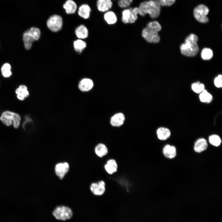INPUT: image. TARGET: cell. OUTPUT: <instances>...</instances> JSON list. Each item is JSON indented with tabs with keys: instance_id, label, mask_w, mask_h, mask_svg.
<instances>
[{
	"instance_id": "1",
	"label": "cell",
	"mask_w": 222,
	"mask_h": 222,
	"mask_svg": "<svg viewBox=\"0 0 222 222\" xmlns=\"http://www.w3.org/2000/svg\"><path fill=\"white\" fill-rule=\"evenodd\" d=\"M161 5L158 0H149L141 2L138 7L139 14L144 16L148 14L152 18H158L160 15Z\"/></svg>"
},
{
	"instance_id": "2",
	"label": "cell",
	"mask_w": 222,
	"mask_h": 222,
	"mask_svg": "<svg viewBox=\"0 0 222 222\" xmlns=\"http://www.w3.org/2000/svg\"><path fill=\"white\" fill-rule=\"evenodd\" d=\"M0 119L6 125L9 126L13 124L15 128H17L19 125L21 118L18 114L6 111L2 113Z\"/></svg>"
},
{
	"instance_id": "3",
	"label": "cell",
	"mask_w": 222,
	"mask_h": 222,
	"mask_svg": "<svg viewBox=\"0 0 222 222\" xmlns=\"http://www.w3.org/2000/svg\"><path fill=\"white\" fill-rule=\"evenodd\" d=\"M180 49L183 55L189 57L195 56L199 50L197 43L185 40L180 45Z\"/></svg>"
},
{
	"instance_id": "4",
	"label": "cell",
	"mask_w": 222,
	"mask_h": 222,
	"mask_svg": "<svg viewBox=\"0 0 222 222\" xmlns=\"http://www.w3.org/2000/svg\"><path fill=\"white\" fill-rule=\"evenodd\" d=\"M209 12L208 7L206 5L201 4L195 7L193 10L194 16L195 19L202 23H206L209 21L207 16Z\"/></svg>"
},
{
	"instance_id": "5",
	"label": "cell",
	"mask_w": 222,
	"mask_h": 222,
	"mask_svg": "<svg viewBox=\"0 0 222 222\" xmlns=\"http://www.w3.org/2000/svg\"><path fill=\"white\" fill-rule=\"evenodd\" d=\"M138 14V7L126 9L124 10L122 13V21L125 24L133 23L137 20Z\"/></svg>"
},
{
	"instance_id": "6",
	"label": "cell",
	"mask_w": 222,
	"mask_h": 222,
	"mask_svg": "<svg viewBox=\"0 0 222 222\" xmlns=\"http://www.w3.org/2000/svg\"><path fill=\"white\" fill-rule=\"evenodd\" d=\"M52 214L56 219L65 220L71 218L73 213L70 208L61 206L57 207L53 210Z\"/></svg>"
},
{
	"instance_id": "7",
	"label": "cell",
	"mask_w": 222,
	"mask_h": 222,
	"mask_svg": "<svg viewBox=\"0 0 222 222\" xmlns=\"http://www.w3.org/2000/svg\"><path fill=\"white\" fill-rule=\"evenodd\" d=\"M47 26L51 31L57 32L60 30L62 26L63 20L59 15L55 14L50 16L47 21Z\"/></svg>"
},
{
	"instance_id": "8",
	"label": "cell",
	"mask_w": 222,
	"mask_h": 222,
	"mask_svg": "<svg viewBox=\"0 0 222 222\" xmlns=\"http://www.w3.org/2000/svg\"><path fill=\"white\" fill-rule=\"evenodd\" d=\"M142 35L143 38L148 43H157L160 40V36L158 32L151 30L146 27L143 29Z\"/></svg>"
},
{
	"instance_id": "9",
	"label": "cell",
	"mask_w": 222,
	"mask_h": 222,
	"mask_svg": "<svg viewBox=\"0 0 222 222\" xmlns=\"http://www.w3.org/2000/svg\"><path fill=\"white\" fill-rule=\"evenodd\" d=\"M69 169V165L68 162H59L55 165V171L56 175L60 179H62L68 172Z\"/></svg>"
},
{
	"instance_id": "10",
	"label": "cell",
	"mask_w": 222,
	"mask_h": 222,
	"mask_svg": "<svg viewBox=\"0 0 222 222\" xmlns=\"http://www.w3.org/2000/svg\"><path fill=\"white\" fill-rule=\"evenodd\" d=\"M105 183L103 180H100L97 182L93 183L90 186V190L92 193L96 195H101L105 191Z\"/></svg>"
},
{
	"instance_id": "11",
	"label": "cell",
	"mask_w": 222,
	"mask_h": 222,
	"mask_svg": "<svg viewBox=\"0 0 222 222\" xmlns=\"http://www.w3.org/2000/svg\"><path fill=\"white\" fill-rule=\"evenodd\" d=\"M93 86V82L91 79L84 78L80 81L78 86L81 91L88 92L91 90Z\"/></svg>"
},
{
	"instance_id": "12",
	"label": "cell",
	"mask_w": 222,
	"mask_h": 222,
	"mask_svg": "<svg viewBox=\"0 0 222 222\" xmlns=\"http://www.w3.org/2000/svg\"><path fill=\"white\" fill-rule=\"evenodd\" d=\"M125 116L121 113H115L111 118L110 123L113 126L119 127L123 124L125 120Z\"/></svg>"
},
{
	"instance_id": "13",
	"label": "cell",
	"mask_w": 222,
	"mask_h": 222,
	"mask_svg": "<svg viewBox=\"0 0 222 222\" xmlns=\"http://www.w3.org/2000/svg\"><path fill=\"white\" fill-rule=\"evenodd\" d=\"M106 172L109 175H112L116 172L118 168L117 163L114 159H109L104 166Z\"/></svg>"
},
{
	"instance_id": "14",
	"label": "cell",
	"mask_w": 222,
	"mask_h": 222,
	"mask_svg": "<svg viewBox=\"0 0 222 222\" xmlns=\"http://www.w3.org/2000/svg\"><path fill=\"white\" fill-rule=\"evenodd\" d=\"M113 6L111 0H98L97 6L98 10L102 12H107Z\"/></svg>"
},
{
	"instance_id": "15",
	"label": "cell",
	"mask_w": 222,
	"mask_h": 222,
	"mask_svg": "<svg viewBox=\"0 0 222 222\" xmlns=\"http://www.w3.org/2000/svg\"><path fill=\"white\" fill-rule=\"evenodd\" d=\"M208 144L207 140L204 138H201L197 140L194 146L195 151L197 153L201 152L207 148Z\"/></svg>"
},
{
	"instance_id": "16",
	"label": "cell",
	"mask_w": 222,
	"mask_h": 222,
	"mask_svg": "<svg viewBox=\"0 0 222 222\" xmlns=\"http://www.w3.org/2000/svg\"><path fill=\"white\" fill-rule=\"evenodd\" d=\"M163 152L166 157L169 158H174L176 154L175 147L169 144L166 145L164 146L163 149Z\"/></svg>"
},
{
	"instance_id": "17",
	"label": "cell",
	"mask_w": 222,
	"mask_h": 222,
	"mask_svg": "<svg viewBox=\"0 0 222 222\" xmlns=\"http://www.w3.org/2000/svg\"><path fill=\"white\" fill-rule=\"evenodd\" d=\"M158 138L160 140H165L171 136L170 130L168 128L160 127L156 131Z\"/></svg>"
},
{
	"instance_id": "18",
	"label": "cell",
	"mask_w": 222,
	"mask_h": 222,
	"mask_svg": "<svg viewBox=\"0 0 222 222\" xmlns=\"http://www.w3.org/2000/svg\"><path fill=\"white\" fill-rule=\"evenodd\" d=\"M94 151L96 154L100 158L106 155L108 152V150L106 146L103 143H100L95 146Z\"/></svg>"
},
{
	"instance_id": "19",
	"label": "cell",
	"mask_w": 222,
	"mask_h": 222,
	"mask_svg": "<svg viewBox=\"0 0 222 222\" xmlns=\"http://www.w3.org/2000/svg\"><path fill=\"white\" fill-rule=\"evenodd\" d=\"M75 33L77 37L80 39L86 38L88 35V30L83 25L78 27L75 30Z\"/></svg>"
},
{
	"instance_id": "20",
	"label": "cell",
	"mask_w": 222,
	"mask_h": 222,
	"mask_svg": "<svg viewBox=\"0 0 222 222\" xmlns=\"http://www.w3.org/2000/svg\"><path fill=\"white\" fill-rule=\"evenodd\" d=\"M18 98L20 100H23L29 95L27 87L25 85H20L15 91Z\"/></svg>"
},
{
	"instance_id": "21",
	"label": "cell",
	"mask_w": 222,
	"mask_h": 222,
	"mask_svg": "<svg viewBox=\"0 0 222 222\" xmlns=\"http://www.w3.org/2000/svg\"><path fill=\"white\" fill-rule=\"evenodd\" d=\"M91 9L89 6L86 4L81 5L79 8L78 14L81 17L88 19L90 16Z\"/></svg>"
},
{
	"instance_id": "22",
	"label": "cell",
	"mask_w": 222,
	"mask_h": 222,
	"mask_svg": "<svg viewBox=\"0 0 222 222\" xmlns=\"http://www.w3.org/2000/svg\"><path fill=\"white\" fill-rule=\"evenodd\" d=\"M63 8L68 14L74 13L77 9V5L72 0H67L63 5Z\"/></svg>"
},
{
	"instance_id": "23",
	"label": "cell",
	"mask_w": 222,
	"mask_h": 222,
	"mask_svg": "<svg viewBox=\"0 0 222 222\" xmlns=\"http://www.w3.org/2000/svg\"><path fill=\"white\" fill-rule=\"evenodd\" d=\"M23 39L25 48L27 50L30 49L32 47V43L35 40L30 34L28 30L23 33Z\"/></svg>"
},
{
	"instance_id": "24",
	"label": "cell",
	"mask_w": 222,
	"mask_h": 222,
	"mask_svg": "<svg viewBox=\"0 0 222 222\" xmlns=\"http://www.w3.org/2000/svg\"><path fill=\"white\" fill-rule=\"evenodd\" d=\"M104 18L107 23L109 25L115 24L117 20L116 14L111 11H107L105 14Z\"/></svg>"
},
{
	"instance_id": "25",
	"label": "cell",
	"mask_w": 222,
	"mask_h": 222,
	"mask_svg": "<svg viewBox=\"0 0 222 222\" xmlns=\"http://www.w3.org/2000/svg\"><path fill=\"white\" fill-rule=\"evenodd\" d=\"M75 50L79 53H81L86 47V42L81 39H78L73 42Z\"/></svg>"
},
{
	"instance_id": "26",
	"label": "cell",
	"mask_w": 222,
	"mask_h": 222,
	"mask_svg": "<svg viewBox=\"0 0 222 222\" xmlns=\"http://www.w3.org/2000/svg\"><path fill=\"white\" fill-rule=\"evenodd\" d=\"M199 99L200 101L202 102L209 103L212 101L213 97L211 94L204 89L200 93Z\"/></svg>"
},
{
	"instance_id": "27",
	"label": "cell",
	"mask_w": 222,
	"mask_h": 222,
	"mask_svg": "<svg viewBox=\"0 0 222 222\" xmlns=\"http://www.w3.org/2000/svg\"><path fill=\"white\" fill-rule=\"evenodd\" d=\"M213 56V51L209 48H205L203 49L201 51V56L204 60H209Z\"/></svg>"
},
{
	"instance_id": "28",
	"label": "cell",
	"mask_w": 222,
	"mask_h": 222,
	"mask_svg": "<svg viewBox=\"0 0 222 222\" xmlns=\"http://www.w3.org/2000/svg\"><path fill=\"white\" fill-rule=\"evenodd\" d=\"M147 28L154 31L158 32L160 31L162 27L158 22L156 21H153L148 23L146 27Z\"/></svg>"
},
{
	"instance_id": "29",
	"label": "cell",
	"mask_w": 222,
	"mask_h": 222,
	"mask_svg": "<svg viewBox=\"0 0 222 222\" xmlns=\"http://www.w3.org/2000/svg\"><path fill=\"white\" fill-rule=\"evenodd\" d=\"M208 140L211 145L216 146H219L221 142L220 137L216 134H213L209 136Z\"/></svg>"
},
{
	"instance_id": "30",
	"label": "cell",
	"mask_w": 222,
	"mask_h": 222,
	"mask_svg": "<svg viewBox=\"0 0 222 222\" xmlns=\"http://www.w3.org/2000/svg\"><path fill=\"white\" fill-rule=\"evenodd\" d=\"M205 86L204 84L197 82L192 84L191 88L195 93H200L204 89Z\"/></svg>"
},
{
	"instance_id": "31",
	"label": "cell",
	"mask_w": 222,
	"mask_h": 222,
	"mask_svg": "<svg viewBox=\"0 0 222 222\" xmlns=\"http://www.w3.org/2000/svg\"><path fill=\"white\" fill-rule=\"evenodd\" d=\"M11 66L8 63H5L2 67L1 70L3 76L5 77H10L12 73L10 71Z\"/></svg>"
},
{
	"instance_id": "32",
	"label": "cell",
	"mask_w": 222,
	"mask_h": 222,
	"mask_svg": "<svg viewBox=\"0 0 222 222\" xmlns=\"http://www.w3.org/2000/svg\"><path fill=\"white\" fill-rule=\"evenodd\" d=\"M30 34L35 40H37L39 38L40 35V30L37 28L32 27L28 30Z\"/></svg>"
},
{
	"instance_id": "33",
	"label": "cell",
	"mask_w": 222,
	"mask_h": 222,
	"mask_svg": "<svg viewBox=\"0 0 222 222\" xmlns=\"http://www.w3.org/2000/svg\"><path fill=\"white\" fill-rule=\"evenodd\" d=\"M133 0H119L118 5L119 7L124 8L128 7L132 2Z\"/></svg>"
},
{
	"instance_id": "34",
	"label": "cell",
	"mask_w": 222,
	"mask_h": 222,
	"mask_svg": "<svg viewBox=\"0 0 222 222\" xmlns=\"http://www.w3.org/2000/svg\"><path fill=\"white\" fill-rule=\"evenodd\" d=\"M161 6H170L172 5L176 0H158Z\"/></svg>"
},
{
	"instance_id": "35",
	"label": "cell",
	"mask_w": 222,
	"mask_h": 222,
	"mask_svg": "<svg viewBox=\"0 0 222 222\" xmlns=\"http://www.w3.org/2000/svg\"><path fill=\"white\" fill-rule=\"evenodd\" d=\"M214 84L215 86L218 88L222 87V76L221 74L218 75L216 77L214 80Z\"/></svg>"
}]
</instances>
